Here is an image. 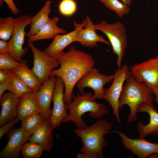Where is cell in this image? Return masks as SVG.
Instances as JSON below:
<instances>
[{
	"mask_svg": "<svg viewBox=\"0 0 158 158\" xmlns=\"http://www.w3.org/2000/svg\"><path fill=\"white\" fill-rule=\"evenodd\" d=\"M56 59L60 67L51 71L50 76H58L62 79L64 85V101L68 104L73 100L75 86L83 76L93 67L95 61L91 55L73 46L67 52L61 53Z\"/></svg>",
	"mask_w": 158,
	"mask_h": 158,
	"instance_id": "obj_1",
	"label": "cell"
},
{
	"mask_svg": "<svg viewBox=\"0 0 158 158\" xmlns=\"http://www.w3.org/2000/svg\"><path fill=\"white\" fill-rule=\"evenodd\" d=\"M91 92L84 93L76 96L74 94L72 102L66 104L69 113L62 123L71 121L75 123L79 129H83L87 126L82 118L85 113L89 112L88 116L99 119L109 112L108 109L103 103H98Z\"/></svg>",
	"mask_w": 158,
	"mask_h": 158,
	"instance_id": "obj_2",
	"label": "cell"
},
{
	"mask_svg": "<svg viewBox=\"0 0 158 158\" xmlns=\"http://www.w3.org/2000/svg\"><path fill=\"white\" fill-rule=\"evenodd\" d=\"M112 125L104 119H99L93 124L83 129L74 130L75 134L81 139L83 146L81 152L87 154L89 158H103V149L108 145L104 138L110 133Z\"/></svg>",
	"mask_w": 158,
	"mask_h": 158,
	"instance_id": "obj_3",
	"label": "cell"
},
{
	"mask_svg": "<svg viewBox=\"0 0 158 158\" xmlns=\"http://www.w3.org/2000/svg\"><path fill=\"white\" fill-rule=\"evenodd\" d=\"M123 86L119 99L120 109L125 104L130 108V112L127 122H133L137 119V109L143 102L152 103L154 100L152 90L144 82H137L130 73Z\"/></svg>",
	"mask_w": 158,
	"mask_h": 158,
	"instance_id": "obj_4",
	"label": "cell"
},
{
	"mask_svg": "<svg viewBox=\"0 0 158 158\" xmlns=\"http://www.w3.org/2000/svg\"><path fill=\"white\" fill-rule=\"evenodd\" d=\"M95 28L103 33L108 39L114 54L117 56L118 69L120 68L127 46V30L125 26L119 21L109 23L103 20L95 25Z\"/></svg>",
	"mask_w": 158,
	"mask_h": 158,
	"instance_id": "obj_5",
	"label": "cell"
},
{
	"mask_svg": "<svg viewBox=\"0 0 158 158\" xmlns=\"http://www.w3.org/2000/svg\"><path fill=\"white\" fill-rule=\"evenodd\" d=\"M115 76L114 74L109 75L101 74L98 69L93 67L83 76L76 85L81 94L84 92L85 87H89L93 90V96L96 99H104L106 90L104 85L111 82Z\"/></svg>",
	"mask_w": 158,
	"mask_h": 158,
	"instance_id": "obj_6",
	"label": "cell"
},
{
	"mask_svg": "<svg viewBox=\"0 0 158 158\" xmlns=\"http://www.w3.org/2000/svg\"><path fill=\"white\" fill-rule=\"evenodd\" d=\"M130 73L138 83L144 82L153 92L158 89V58H150L130 67Z\"/></svg>",
	"mask_w": 158,
	"mask_h": 158,
	"instance_id": "obj_7",
	"label": "cell"
},
{
	"mask_svg": "<svg viewBox=\"0 0 158 158\" xmlns=\"http://www.w3.org/2000/svg\"><path fill=\"white\" fill-rule=\"evenodd\" d=\"M115 76L110 87L106 90L104 99L107 101L113 109L117 122L121 123L119 115V99L124 82L130 74V68L126 64L123 65L115 71Z\"/></svg>",
	"mask_w": 158,
	"mask_h": 158,
	"instance_id": "obj_8",
	"label": "cell"
},
{
	"mask_svg": "<svg viewBox=\"0 0 158 158\" xmlns=\"http://www.w3.org/2000/svg\"><path fill=\"white\" fill-rule=\"evenodd\" d=\"M31 15H22L15 18L16 26L11 39L8 42L9 45V54L16 61L20 63H23L21 58L23 57L28 50L27 46L23 48L25 35V28L30 24Z\"/></svg>",
	"mask_w": 158,
	"mask_h": 158,
	"instance_id": "obj_9",
	"label": "cell"
},
{
	"mask_svg": "<svg viewBox=\"0 0 158 158\" xmlns=\"http://www.w3.org/2000/svg\"><path fill=\"white\" fill-rule=\"evenodd\" d=\"M27 42V46L31 49L33 54V66L31 70L42 85L49 79L51 72L59 67V64L56 59L49 57L36 47L33 42L28 39Z\"/></svg>",
	"mask_w": 158,
	"mask_h": 158,
	"instance_id": "obj_10",
	"label": "cell"
},
{
	"mask_svg": "<svg viewBox=\"0 0 158 158\" xmlns=\"http://www.w3.org/2000/svg\"><path fill=\"white\" fill-rule=\"evenodd\" d=\"M115 133L120 137L125 148L130 150L139 158H146L153 153L158 152V143H151L143 138L135 139L128 137L124 133L117 130L110 131Z\"/></svg>",
	"mask_w": 158,
	"mask_h": 158,
	"instance_id": "obj_11",
	"label": "cell"
},
{
	"mask_svg": "<svg viewBox=\"0 0 158 158\" xmlns=\"http://www.w3.org/2000/svg\"><path fill=\"white\" fill-rule=\"evenodd\" d=\"M64 83L62 79L57 76L52 99L53 108L50 121L54 128L59 127L68 114L64 100Z\"/></svg>",
	"mask_w": 158,
	"mask_h": 158,
	"instance_id": "obj_12",
	"label": "cell"
},
{
	"mask_svg": "<svg viewBox=\"0 0 158 158\" xmlns=\"http://www.w3.org/2000/svg\"><path fill=\"white\" fill-rule=\"evenodd\" d=\"M87 23L86 18L83 20L80 24L73 21L74 30L69 33L62 35L58 34L54 36L52 42L43 51V52L49 57L56 59L57 57L63 52V50L66 47L75 42L76 36L78 31L80 28L85 27Z\"/></svg>",
	"mask_w": 158,
	"mask_h": 158,
	"instance_id": "obj_13",
	"label": "cell"
},
{
	"mask_svg": "<svg viewBox=\"0 0 158 158\" xmlns=\"http://www.w3.org/2000/svg\"><path fill=\"white\" fill-rule=\"evenodd\" d=\"M31 135L21 127L8 133L9 140L0 153V158H18L20 153Z\"/></svg>",
	"mask_w": 158,
	"mask_h": 158,
	"instance_id": "obj_14",
	"label": "cell"
},
{
	"mask_svg": "<svg viewBox=\"0 0 158 158\" xmlns=\"http://www.w3.org/2000/svg\"><path fill=\"white\" fill-rule=\"evenodd\" d=\"M56 77L50 76L40 90L35 93L40 114L43 121L50 119L52 114V109H51L50 107L56 80Z\"/></svg>",
	"mask_w": 158,
	"mask_h": 158,
	"instance_id": "obj_15",
	"label": "cell"
},
{
	"mask_svg": "<svg viewBox=\"0 0 158 158\" xmlns=\"http://www.w3.org/2000/svg\"><path fill=\"white\" fill-rule=\"evenodd\" d=\"M137 112L147 113L150 118L149 123L143 124L141 121L138 123L137 127L139 138H144L148 135L158 136V112L152 103L143 102L138 108Z\"/></svg>",
	"mask_w": 158,
	"mask_h": 158,
	"instance_id": "obj_16",
	"label": "cell"
},
{
	"mask_svg": "<svg viewBox=\"0 0 158 158\" xmlns=\"http://www.w3.org/2000/svg\"><path fill=\"white\" fill-rule=\"evenodd\" d=\"M87 24L84 29L80 28L78 31L75 38L78 42L85 47L92 48L98 46L97 42H103L109 46V42L107 40L102 36L98 35L96 32L94 25L88 16H86Z\"/></svg>",
	"mask_w": 158,
	"mask_h": 158,
	"instance_id": "obj_17",
	"label": "cell"
},
{
	"mask_svg": "<svg viewBox=\"0 0 158 158\" xmlns=\"http://www.w3.org/2000/svg\"><path fill=\"white\" fill-rule=\"evenodd\" d=\"M50 119L46 120L29 137V142L37 143L42 146L44 150L50 152L53 147V137L52 133L54 128Z\"/></svg>",
	"mask_w": 158,
	"mask_h": 158,
	"instance_id": "obj_18",
	"label": "cell"
},
{
	"mask_svg": "<svg viewBox=\"0 0 158 158\" xmlns=\"http://www.w3.org/2000/svg\"><path fill=\"white\" fill-rule=\"evenodd\" d=\"M19 98L10 91L4 93L0 98L1 107L0 126L17 117Z\"/></svg>",
	"mask_w": 158,
	"mask_h": 158,
	"instance_id": "obj_19",
	"label": "cell"
},
{
	"mask_svg": "<svg viewBox=\"0 0 158 158\" xmlns=\"http://www.w3.org/2000/svg\"><path fill=\"white\" fill-rule=\"evenodd\" d=\"M35 93L31 91L27 93L19 98L17 117L20 120L29 115L40 114Z\"/></svg>",
	"mask_w": 158,
	"mask_h": 158,
	"instance_id": "obj_20",
	"label": "cell"
},
{
	"mask_svg": "<svg viewBox=\"0 0 158 158\" xmlns=\"http://www.w3.org/2000/svg\"><path fill=\"white\" fill-rule=\"evenodd\" d=\"M51 3V1H47L40 11L32 17L30 29L25 34L28 37L36 34L50 20Z\"/></svg>",
	"mask_w": 158,
	"mask_h": 158,
	"instance_id": "obj_21",
	"label": "cell"
},
{
	"mask_svg": "<svg viewBox=\"0 0 158 158\" xmlns=\"http://www.w3.org/2000/svg\"><path fill=\"white\" fill-rule=\"evenodd\" d=\"M27 62V61L25 60L21 66L12 69L15 74L28 85L32 91L35 93L40 90L42 85L31 69L29 68Z\"/></svg>",
	"mask_w": 158,
	"mask_h": 158,
	"instance_id": "obj_22",
	"label": "cell"
},
{
	"mask_svg": "<svg viewBox=\"0 0 158 158\" xmlns=\"http://www.w3.org/2000/svg\"><path fill=\"white\" fill-rule=\"evenodd\" d=\"M59 18L54 17L44 25L40 30L35 35L28 37L29 40L34 41L43 39L53 38L57 35L67 33V32L63 28H60L57 25Z\"/></svg>",
	"mask_w": 158,
	"mask_h": 158,
	"instance_id": "obj_23",
	"label": "cell"
},
{
	"mask_svg": "<svg viewBox=\"0 0 158 158\" xmlns=\"http://www.w3.org/2000/svg\"><path fill=\"white\" fill-rule=\"evenodd\" d=\"M16 26L15 18L9 16L0 18V38L7 41L10 40Z\"/></svg>",
	"mask_w": 158,
	"mask_h": 158,
	"instance_id": "obj_24",
	"label": "cell"
},
{
	"mask_svg": "<svg viewBox=\"0 0 158 158\" xmlns=\"http://www.w3.org/2000/svg\"><path fill=\"white\" fill-rule=\"evenodd\" d=\"M43 122L40 114H32L21 120V127L31 135L42 125Z\"/></svg>",
	"mask_w": 158,
	"mask_h": 158,
	"instance_id": "obj_25",
	"label": "cell"
},
{
	"mask_svg": "<svg viewBox=\"0 0 158 158\" xmlns=\"http://www.w3.org/2000/svg\"><path fill=\"white\" fill-rule=\"evenodd\" d=\"M103 3L109 9L114 11L119 18H121L130 11V6L118 0H97Z\"/></svg>",
	"mask_w": 158,
	"mask_h": 158,
	"instance_id": "obj_26",
	"label": "cell"
},
{
	"mask_svg": "<svg viewBox=\"0 0 158 158\" xmlns=\"http://www.w3.org/2000/svg\"><path fill=\"white\" fill-rule=\"evenodd\" d=\"M8 90L18 98L27 93L32 91L28 85L15 74L12 80L9 83Z\"/></svg>",
	"mask_w": 158,
	"mask_h": 158,
	"instance_id": "obj_27",
	"label": "cell"
},
{
	"mask_svg": "<svg viewBox=\"0 0 158 158\" xmlns=\"http://www.w3.org/2000/svg\"><path fill=\"white\" fill-rule=\"evenodd\" d=\"M43 148L32 142H26L22 149L21 154L24 158H38L42 155Z\"/></svg>",
	"mask_w": 158,
	"mask_h": 158,
	"instance_id": "obj_28",
	"label": "cell"
},
{
	"mask_svg": "<svg viewBox=\"0 0 158 158\" xmlns=\"http://www.w3.org/2000/svg\"><path fill=\"white\" fill-rule=\"evenodd\" d=\"M22 64L16 61L9 54H0V69H12Z\"/></svg>",
	"mask_w": 158,
	"mask_h": 158,
	"instance_id": "obj_29",
	"label": "cell"
},
{
	"mask_svg": "<svg viewBox=\"0 0 158 158\" xmlns=\"http://www.w3.org/2000/svg\"><path fill=\"white\" fill-rule=\"evenodd\" d=\"M59 9L61 14L69 16L75 12L77 9V5L73 0H62L59 4Z\"/></svg>",
	"mask_w": 158,
	"mask_h": 158,
	"instance_id": "obj_30",
	"label": "cell"
},
{
	"mask_svg": "<svg viewBox=\"0 0 158 158\" xmlns=\"http://www.w3.org/2000/svg\"><path fill=\"white\" fill-rule=\"evenodd\" d=\"M14 75L12 69H0V83L11 82Z\"/></svg>",
	"mask_w": 158,
	"mask_h": 158,
	"instance_id": "obj_31",
	"label": "cell"
},
{
	"mask_svg": "<svg viewBox=\"0 0 158 158\" xmlns=\"http://www.w3.org/2000/svg\"><path fill=\"white\" fill-rule=\"evenodd\" d=\"M20 120L17 117L8 122L0 128V139L8 131Z\"/></svg>",
	"mask_w": 158,
	"mask_h": 158,
	"instance_id": "obj_32",
	"label": "cell"
},
{
	"mask_svg": "<svg viewBox=\"0 0 158 158\" xmlns=\"http://www.w3.org/2000/svg\"><path fill=\"white\" fill-rule=\"evenodd\" d=\"M3 1L6 3L9 8L11 10L14 15H16L19 13V10L16 7L13 0H0V1Z\"/></svg>",
	"mask_w": 158,
	"mask_h": 158,
	"instance_id": "obj_33",
	"label": "cell"
},
{
	"mask_svg": "<svg viewBox=\"0 0 158 158\" xmlns=\"http://www.w3.org/2000/svg\"><path fill=\"white\" fill-rule=\"evenodd\" d=\"M9 53V42L1 39L0 40V54Z\"/></svg>",
	"mask_w": 158,
	"mask_h": 158,
	"instance_id": "obj_34",
	"label": "cell"
},
{
	"mask_svg": "<svg viewBox=\"0 0 158 158\" xmlns=\"http://www.w3.org/2000/svg\"><path fill=\"white\" fill-rule=\"evenodd\" d=\"M9 83L4 82L0 83V98L4 92L8 90Z\"/></svg>",
	"mask_w": 158,
	"mask_h": 158,
	"instance_id": "obj_35",
	"label": "cell"
},
{
	"mask_svg": "<svg viewBox=\"0 0 158 158\" xmlns=\"http://www.w3.org/2000/svg\"><path fill=\"white\" fill-rule=\"evenodd\" d=\"M76 157L77 158H89L87 154L81 152L78 153L77 154Z\"/></svg>",
	"mask_w": 158,
	"mask_h": 158,
	"instance_id": "obj_36",
	"label": "cell"
},
{
	"mask_svg": "<svg viewBox=\"0 0 158 158\" xmlns=\"http://www.w3.org/2000/svg\"><path fill=\"white\" fill-rule=\"evenodd\" d=\"M153 92V94L155 95L154 99L156 103L158 104V89L157 90Z\"/></svg>",
	"mask_w": 158,
	"mask_h": 158,
	"instance_id": "obj_37",
	"label": "cell"
},
{
	"mask_svg": "<svg viewBox=\"0 0 158 158\" xmlns=\"http://www.w3.org/2000/svg\"><path fill=\"white\" fill-rule=\"evenodd\" d=\"M123 3L128 6H130L131 4L132 0H120Z\"/></svg>",
	"mask_w": 158,
	"mask_h": 158,
	"instance_id": "obj_38",
	"label": "cell"
},
{
	"mask_svg": "<svg viewBox=\"0 0 158 158\" xmlns=\"http://www.w3.org/2000/svg\"><path fill=\"white\" fill-rule=\"evenodd\" d=\"M148 158H158V152H155L153 153L150 155Z\"/></svg>",
	"mask_w": 158,
	"mask_h": 158,
	"instance_id": "obj_39",
	"label": "cell"
},
{
	"mask_svg": "<svg viewBox=\"0 0 158 158\" xmlns=\"http://www.w3.org/2000/svg\"><path fill=\"white\" fill-rule=\"evenodd\" d=\"M156 57L158 58V54L156 56Z\"/></svg>",
	"mask_w": 158,
	"mask_h": 158,
	"instance_id": "obj_40",
	"label": "cell"
}]
</instances>
